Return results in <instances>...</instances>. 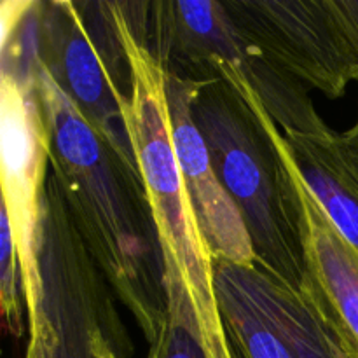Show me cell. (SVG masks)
<instances>
[{
  "label": "cell",
  "mask_w": 358,
  "mask_h": 358,
  "mask_svg": "<svg viewBox=\"0 0 358 358\" xmlns=\"http://www.w3.org/2000/svg\"><path fill=\"white\" fill-rule=\"evenodd\" d=\"M37 96L49 133L52 178L91 257L150 343L168 317V294L142 173L91 128L42 62Z\"/></svg>",
  "instance_id": "6da1fadb"
},
{
  "label": "cell",
  "mask_w": 358,
  "mask_h": 358,
  "mask_svg": "<svg viewBox=\"0 0 358 358\" xmlns=\"http://www.w3.org/2000/svg\"><path fill=\"white\" fill-rule=\"evenodd\" d=\"M194 83L192 115L213 170L236 205L257 262L303 289L301 205L283 135L250 84L226 63Z\"/></svg>",
  "instance_id": "7a4b0ae2"
},
{
  "label": "cell",
  "mask_w": 358,
  "mask_h": 358,
  "mask_svg": "<svg viewBox=\"0 0 358 358\" xmlns=\"http://www.w3.org/2000/svg\"><path fill=\"white\" fill-rule=\"evenodd\" d=\"M131 65L128 124L136 163L156 220L164 261L180 275L208 358H234L215 294L213 257L182 178L171 136L166 73L156 56L133 35L119 2H110Z\"/></svg>",
  "instance_id": "3957f363"
},
{
  "label": "cell",
  "mask_w": 358,
  "mask_h": 358,
  "mask_svg": "<svg viewBox=\"0 0 358 358\" xmlns=\"http://www.w3.org/2000/svg\"><path fill=\"white\" fill-rule=\"evenodd\" d=\"M129 30L164 69L189 80H210L226 63L252 86L283 133L329 131L308 87L273 63L236 28L222 2H121Z\"/></svg>",
  "instance_id": "277c9868"
},
{
  "label": "cell",
  "mask_w": 358,
  "mask_h": 358,
  "mask_svg": "<svg viewBox=\"0 0 358 358\" xmlns=\"http://www.w3.org/2000/svg\"><path fill=\"white\" fill-rule=\"evenodd\" d=\"M215 294L234 358H346L303 289L262 268L215 259Z\"/></svg>",
  "instance_id": "5b68a950"
},
{
  "label": "cell",
  "mask_w": 358,
  "mask_h": 358,
  "mask_svg": "<svg viewBox=\"0 0 358 358\" xmlns=\"http://www.w3.org/2000/svg\"><path fill=\"white\" fill-rule=\"evenodd\" d=\"M238 30L287 73L329 98L358 83V58L331 0H224Z\"/></svg>",
  "instance_id": "8992f818"
},
{
  "label": "cell",
  "mask_w": 358,
  "mask_h": 358,
  "mask_svg": "<svg viewBox=\"0 0 358 358\" xmlns=\"http://www.w3.org/2000/svg\"><path fill=\"white\" fill-rule=\"evenodd\" d=\"M2 208L9 215L23 273L28 315L41 301L38 229L49 164V133L37 96V77L0 79Z\"/></svg>",
  "instance_id": "52a82bcc"
},
{
  "label": "cell",
  "mask_w": 358,
  "mask_h": 358,
  "mask_svg": "<svg viewBox=\"0 0 358 358\" xmlns=\"http://www.w3.org/2000/svg\"><path fill=\"white\" fill-rule=\"evenodd\" d=\"M38 58L91 128L140 171L129 135V101L108 76L77 2H42Z\"/></svg>",
  "instance_id": "ba28073f"
},
{
  "label": "cell",
  "mask_w": 358,
  "mask_h": 358,
  "mask_svg": "<svg viewBox=\"0 0 358 358\" xmlns=\"http://www.w3.org/2000/svg\"><path fill=\"white\" fill-rule=\"evenodd\" d=\"M164 73L175 154L203 236L215 259L255 264L257 257L243 219L213 170L208 147L192 115L194 80Z\"/></svg>",
  "instance_id": "9c48e42d"
},
{
  "label": "cell",
  "mask_w": 358,
  "mask_h": 358,
  "mask_svg": "<svg viewBox=\"0 0 358 358\" xmlns=\"http://www.w3.org/2000/svg\"><path fill=\"white\" fill-rule=\"evenodd\" d=\"M289 163L296 178L303 222L306 264L303 290L334 331L346 358H358V252L332 226L292 161Z\"/></svg>",
  "instance_id": "30bf717a"
},
{
  "label": "cell",
  "mask_w": 358,
  "mask_h": 358,
  "mask_svg": "<svg viewBox=\"0 0 358 358\" xmlns=\"http://www.w3.org/2000/svg\"><path fill=\"white\" fill-rule=\"evenodd\" d=\"M24 358H129L131 343L114 304L79 290L42 299L28 320Z\"/></svg>",
  "instance_id": "8fae6325"
},
{
  "label": "cell",
  "mask_w": 358,
  "mask_h": 358,
  "mask_svg": "<svg viewBox=\"0 0 358 358\" xmlns=\"http://www.w3.org/2000/svg\"><path fill=\"white\" fill-rule=\"evenodd\" d=\"M297 175L338 233L358 252V159L343 133H282Z\"/></svg>",
  "instance_id": "7c38bea8"
},
{
  "label": "cell",
  "mask_w": 358,
  "mask_h": 358,
  "mask_svg": "<svg viewBox=\"0 0 358 358\" xmlns=\"http://www.w3.org/2000/svg\"><path fill=\"white\" fill-rule=\"evenodd\" d=\"M164 285L168 294V317L156 338L149 343L147 358H208L180 275L168 261H164Z\"/></svg>",
  "instance_id": "4fadbf2b"
},
{
  "label": "cell",
  "mask_w": 358,
  "mask_h": 358,
  "mask_svg": "<svg viewBox=\"0 0 358 358\" xmlns=\"http://www.w3.org/2000/svg\"><path fill=\"white\" fill-rule=\"evenodd\" d=\"M0 308L6 331L13 338L20 339L24 332L23 308H27V301L20 255L9 215L3 208L0 217Z\"/></svg>",
  "instance_id": "5bb4252c"
},
{
  "label": "cell",
  "mask_w": 358,
  "mask_h": 358,
  "mask_svg": "<svg viewBox=\"0 0 358 358\" xmlns=\"http://www.w3.org/2000/svg\"><path fill=\"white\" fill-rule=\"evenodd\" d=\"M343 136H345L346 143H348L350 149L353 150V154H355L357 159H358V117H357L355 124H353V128L348 129L346 133H343Z\"/></svg>",
  "instance_id": "9a60e30c"
}]
</instances>
